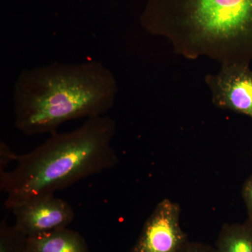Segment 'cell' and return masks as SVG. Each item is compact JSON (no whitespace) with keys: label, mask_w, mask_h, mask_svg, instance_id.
I'll use <instances>...</instances> for the list:
<instances>
[{"label":"cell","mask_w":252,"mask_h":252,"mask_svg":"<svg viewBox=\"0 0 252 252\" xmlns=\"http://www.w3.org/2000/svg\"><path fill=\"white\" fill-rule=\"evenodd\" d=\"M118 93L112 71L97 61L26 69L14 84V124L26 135L53 133L69 121L101 117Z\"/></svg>","instance_id":"1"},{"label":"cell","mask_w":252,"mask_h":252,"mask_svg":"<svg viewBox=\"0 0 252 252\" xmlns=\"http://www.w3.org/2000/svg\"><path fill=\"white\" fill-rule=\"evenodd\" d=\"M116 131L112 118H90L75 130L53 132L39 147L16 156L14 168L0 172L5 208L11 210L33 197L55 194L115 167L119 162L112 147Z\"/></svg>","instance_id":"2"},{"label":"cell","mask_w":252,"mask_h":252,"mask_svg":"<svg viewBox=\"0 0 252 252\" xmlns=\"http://www.w3.org/2000/svg\"><path fill=\"white\" fill-rule=\"evenodd\" d=\"M140 23L188 59L225 64L252 57V0H147Z\"/></svg>","instance_id":"3"},{"label":"cell","mask_w":252,"mask_h":252,"mask_svg":"<svg viewBox=\"0 0 252 252\" xmlns=\"http://www.w3.org/2000/svg\"><path fill=\"white\" fill-rule=\"evenodd\" d=\"M11 210L15 218L14 226L27 238L67 228L75 217L72 205L55 194L33 197Z\"/></svg>","instance_id":"4"},{"label":"cell","mask_w":252,"mask_h":252,"mask_svg":"<svg viewBox=\"0 0 252 252\" xmlns=\"http://www.w3.org/2000/svg\"><path fill=\"white\" fill-rule=\"evenodd\" d=\"M178 203L164 199L146 220L131 252H179L189 240L181 228Z\"/></svg>","instance_id":"5"},{"label":"cell","mask_w":252,"mask_h":252,"mask_svg":"<svg viewBox=\"0 0 252 252\" xmlns=\"http://www.w3.org/2000/svg\"><path fill=\"white\" fill-rule=\"evenodd\" d=\"M205 81L216 107L252 119V71L248 63L222 64L219 72L208 74Z\"/></svg>","instance_id":"6"},{"label":"cell","mask_w":252,"mask_h":252,"mask_svg":"<svg viewBox=\"0 0 252 252\" xmlns=\"http://www.w3.org/2000/svg\"><path fill=\"white\" fill-rule=\"evenodd\" d=\"M26 252H89V249L80 234L66 228L28 238Z\"/></svg>","instance_id":"7"},{"label":"cell","mask_w":252,"mask_h":252,"mask_svg":"<svg viewBox=\"0 0 252 252\" xmlns=\"http://www.w3.org/2000/svg\"><path fill=\"white\" fill-rule=\"evenodd\" d=\"M215 252H252V221L225 224L216 242Z\"/></svg>","instance_id":"8"},{"label":"cell","mask_w":252,"mask_h":252,"mask_svg":"<svg viewBox=\"0 0 252 252\" xmlns=\"http://www.w3.org/2000/svg\"><path fill=\"white\" fill-rule=\"evenodd\" d=\"M17 154L14 153L10 149L9 146L7 145L4 142L1 141V144H0V168L1 171H4L5 167L9 165L11 162H14ZM0 171V172H1Z\"/></svg>","instance_id":"9"},{"label":"cell","mask_w":252,"mask_h":252,"mask_svg":"<svg viewBox=\"0 0 252 252\" xmlns=\"http://www.w3.org/2000/svg\"><path fill=\"white\" fill-rule=\"evenodd\" d=\"M243 198L248 213V220L252 221V176L248 179L244 185Z\"/></svg>","instance_id":"10"},{"label":"cell","mask_w":252,"mask_h":252,"mask_svg":"<svg viewBox=\"0 0 252 252\" xmlns=\"http://www.w3.org/2000/svg\"><path fill=\"white\" fill-rule=\"evenodd\" d=\"M179 252H215V248L199 243L188 242Z\"/></svg>","instance_id":"11"}]
</instances>
